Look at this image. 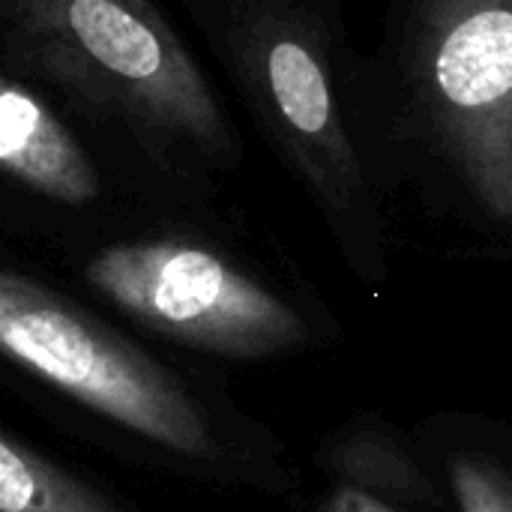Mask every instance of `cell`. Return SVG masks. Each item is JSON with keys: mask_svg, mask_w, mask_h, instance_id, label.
<instances>
[{"mask_svg": "<svg viewBox=\"0 0 512 512\" xmlns=\"http://www.w3.org/2000/svg\"><path fill=\"white\" fill-rule=\"evenodd\" d=\"M0 512H117L57 465L0 438Z\"/></svg>", "mask_w": 512, "mask_h": 512, "instance_id": "7", "label": "cell"}, {"mask_svg": "<svg viewBox=\"0 0 512 512\" xmlns=\"http://www.w3.org/2000/svg\"><path fill=\"white\" fill-rule=\"evenodd\" d=\"M87 282L144 327L189 348L264 357L297 345V312L216 252L183 240H144L105 249Z\"/></svg>", "mask_w": 512, "mask_h": 512, "instance_id": "5", "label": "cell"}, {"mask_svg": "<svg viewBox=\"0 0 512 512\" xmlns=\"http://www.w3.org/2000/svg\"><path fill=\"white\" fill-rule=\"evenodd\" d=\"M0 165L27 189L63 204L99 195V177L48 102L12 75L0 81Z\"/></svg>", "mask_w": 512, "mask_h": 512, "instance_id": "6", "label": "cell"}, {"mask_svg": "<svg viewBox=\"0 0 512 512\" xmlns=\"http://www.w3.org/2000/svg\"><path fill=\"white\" fill-rule=\"evenodd\" d=\"M453 486L462 512H512V480L486 462L456 459Z\"/></svg>", "mask_w": 512, "mask_h": 512, "instance_id": "8", "label": "cell"}, {"mask_svg": "<svg viewBox=\"0 0 512 512\" xmlns=\"http://www.w3.org/2000/svg\"><path fill=\"white\" fill-rule=\"evenodd\" d=\"M261 135L327 207L363 195L342 108L339 0H183Z\"/></svg>", "mask_w": 512, "mask_h": 512, "instance_id": "2", "label": "cell"}, {"mask_svg": "<svg viewBox=\"0 0 512 512\" xmlns=\"http://www.w3.org/2000/svg\"><path fill=\"white\" fill-rule=\"evenodd\" d=\"M3 69L63 90L171 162L234 156V132L198 60L153 0H0Z\"/></svg>", "mask_w": 512, "mask_h": 512, "instance_id": "1", "label": "cell"}, {"mask_svg": "<svg viewBox=\"0 0 512 512\" xmlns=\"http://www.w3.org/2000/svg\"><path fill=\"white\" fill-rule=\"evenodd\" d=\"M402 75L432 147L512 222V0H414Z\"/></svg>", "mask_w": 512, "mask_h": 512, "instance_id": "3", "label": "cell"}, {"mask_svg": "<svg viewBox=\"0 0 512 512\" xmlns=\"http://www.w3.org/2000/svg\"><path fill=\"white\" fill-rule=\"evenodd\" d=\"M0 345L27 372L162 447L189 456L210 447L201 411L159 363L18 273L0 276Z\"/></svg>", "mask_w": 512, "mask_h": 512, "instance_id": "4", "label": "cell"}, {"mask_svg": "<svg viewBox=\"0 0 512 512\" xmlns=\"http://www.w3.org/2000/svg\"><path fill=\"white\" fill-rule=\"evenodd\" d=\"M327 512H399L387 507L384 501L360 492V489H339L330 501H327Z\"/></svg>", "mask_w": 512, "mask_h": 512, "instance_id": "9", "label": "cell"}]
</instances>
